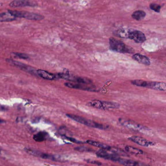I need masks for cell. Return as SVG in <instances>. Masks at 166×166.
<instances>
[{
	"instance_id": "obj_23",
	"label": "cell",
	"mask_w": 166,
	"mask_h": 166,
	"mask_svg": "<svg viewBox=\"0 0 166 166\" xmlns=\"http://www.w3.org/2000/svg\"><path fill=\"white\" fill-rule=\"evenodd\" d=\"M13 55L21 59H24V60H27L29 58V56L28 55L24 53H13Z\"/></svg>"
},
{
	"instance_id": "obj_24",
	"label": "cell",
	"mask_w": 166,
	"mask_h": 166,
	"mask_svg": "<svg viewBox=\"0 0 166 166\" xmlns=\"http://www.w3.org/2000/svg\"><path fill=\"white\" fill-rule=\"evenodd\" d=\"M64 137L66 139L68 140L69 141H72L73 142L77 143H78V144H81V143H83V142H82L81 141H78V140H77L75 139V138H72V137H68V136H64Z\"/></svg>"
},
{
	"instance_id": "obj_8",
	"label": "cell",
	"mask_w": 166,
	"mask_h": 166,
	"mask_svg": "<svg viewBox=\"0 0 166 166\" xmlns=\"http://www.w3.org/2000/svg\"><path fill=\"white\" fill-rule=\"evenodd\" d=\"M128 39L133 40L138 44L143 43L146 40V37L144 33L138 30H133L132 29H130Z\"/></svg>"
},
{
	"instance_id": "obj_22",
	"label": "cell",
	"mask_w": 166,
	"mask_h": 166,
	"mask_svg": "<svg viewBox=\"0 0 166 166\" xmlns=\"http://www.w3.org/2000/svg\"><path fill=\"white\" fill-rule=\"evenodd\" d=\"M150 7L151 10L155 11L156 12L159 13L160 12L161 6L157 3H151L150 5Z\"/></svg>"
},
{
	"instance_id": "obj_6",
	"label": "cell",
	"mask_w": 166,
	"mask_h": 166,
	"mask_svg": "<svg viewBox=\"0 0 166 166\" xmlns=\"http://www.w3.org/2000/svg\"><path fill=\"white\" fill-rule=\"evenodd\" d=\"M25 151L28 154H30L31 155H33L34 156L41 157L43 159H49V160H54V161H63V158L57 155H52V154H45L43 152H39L37 150H34L32 149H26Z\"/></svg>"
},
{
	"instance_id": "obj_15",
	"label": "cell",
	"mask_w": 166,
	"mask_h": 166,
	"mask_svg": "<svg viewBox=\"0 0 166 166\" xmlns=\"http://www.w3.org/2000/svg\"><path fill=\"white\" fill-rule=\"evenodd\" d=\"M132 58L140 63L145 65H150V60L147 56L141 55L140 54H135L132 56Z\"/></svg>"
},
{
	"instance_id": "obj_16",
	"label": "cell",
	"mask_w": 166,
	"mask_h": 166,
	"mask_svg": "<svg viewBox=\"0 0 166 166\" xmlns=\"http://www.w3.org/2000/svg\"><path fill=\"white\" fill-rule=\"evenodd\" d=\"M17 18L13 16L9 11L0 13V22H8L16 20Z\"/></svg>"
},
{
	"instance_id": "obj_18",
	"label": "cell",
	"mask_w": 166,
	"mask_h": 166,
	"mask_svg": "<svg viewBox=\"0 0 166 166\" xmlns=\"http://www.w3.org/2000/svg\"><path fill=\"white\" fill-rule=\"evenodd\" d=\"M87 143H88V144H90L91 145L93 146H95L99 148L101 150H111L112 148L111 146H109L108 145L106 144H104L101 142H97V141H93V140H87Z\"/></svg>"
},
{
	"instance_id": "obj_1",
	"label": "cell",
	"mask_w": 166,
	"mask_h": 166,
	"mask_svg": "<svg viewBox=\"0 0 166 166\" xmlns=\"http://www.w3.org/2000/svg\"><path fill=\"white\" fill-rule=\"evenodd\" d=\"M109 42L110 49L115 52L121 53H132L133 52V49L132 47L127 46L122 41L115 38H110Z\"/></svg>"
},
{
	"instance_id": "obj_13",
	"label": "cell",
	"mask_w": 166,
	"mask_h": 166,
	"mask_svg": "<svg viewBox=\"0 0 166 166\" xmlns=\"http://www.w3.org/2000/svg\"><path fill=\"white\" fill-rule=\"evenodd\" d=\"M37 72L38 76H39L46 80H55L56 78H59L57 75L52 74L45 70L39 69L37 70Z\"/></svg>"
},
{
	"instance_id": "obj_7",
	"label": "cell",
	"mask_w": 166,
	"mask_h": 166,
	"mask_svg": "<svg viewBox=\"0 0 166 166\" xmlns=\"http://www.w3.org/2000/svg\"><path fill=\"white\" fill-rule=\"evenodd\" d=\"M6 61L7 63L11 64V65L15 66L16 67L19 68L22 70V71H24V72L30 73L31 75L38 76L37 70H36V69H35L34 68L28 66V65H25V64H24V63H20L19 61L12 60V59H6Z\"/></svg>"
},
{
	"instance_id": "obj_29",
	"label": "cell",
	"mask_w": 166,
	"mask_h": 166,
	"mask_svg": "<svg viewBox=\"0 0 166 166\" xmlns=\"http://www.w3.org/2000/svg\"><path fill=\"white\" fill-rule=\"evenodd\" d=\"M1 152V149L0 148V152Z\"/></svg>"
},
{
	"instance_id": "obj_17",
	"label": "cell",
	"mask_w": 166,
	"mask_h": 166,
	"mask_svg": "<svg viewBox=\"0 0 166 166\" xmlns=\"http://www.w3.org/2000/svg\"><path fill=\"white\" fill-rule=\"evenodd\" d=\"M150 89L164 91L166 90V83L163 82H150Z\"/></svg>"
},
{
	"instance_id": "obj_10",
	"label": "cell",
	"mask_w": 166,
	"mask_h": 166,
	"mask_svg": "<svg viewBox=\"0 0 166 166\" xmlns=\"http://www.w3.org/2000/svg\"><path fill=\"white\" fill-rule=\"evenodd\" d=\"M96 154L97 156L100 157L101 158H104L107 160H112L113 161L118 162L119 159V157L118 155L115 154H109L107 152L106 150L100 149L96 152Z\"/></svg>"
},
{
	"instance_id": "obj_2",
	"label": "cell",
	"mask_w": 166,
	"mask_h": 166,
	"mask_svg": "<svg viewBox=\"0 0 166 166\" xmlns=\"http://www.w3.org/2000/svg\"><path fill=\"white\" fill-rule=\"evenodd\" d=\"M66 116L68 118H70L71 119H73V120L83 124L84 125L89 126V127H93L95 128L99 129L101 130H105L108 128L107 126H105L103 124H99L97 122H95L94 121L86 119V118L81 117V116H76L75 114H66Z\"/></svg>"
},
{
	"instance_id": "obj_9",
	"label": "cell",
	"mask_w": 166,
	"mask_h": 166,
	"mask_svg": "<svg viewBox=\"0 0 166 166\" xmlns=\"http://www.w3.org/2000/svg\"><path fill=\"white\" fill-rule=\"evenodd\" d=\"M64 85L69 88H74V89L82 90H85V91H91V92L98 91L96 87L89 85V84L66 82V83H64Z\"/></svg>"
},
{
	"instance_id": "obj_27",
	"label": "cell",
	"mask_w": 166,
	"mask_h": 166,
	"mask_svg": "<svg viewBox=\"0 0 166 166\" xmlns=\"http://www.w3.org/2000/svg\"><path fill=\"white\" fill-rule=\"evenodd\" d=\"M88 162L93 163V164H96L99 165H101V163H99V162L96 161H93V160H88Z\"/></svg>"
},
{
	"instance_id": "obj_28",
	"label": "cell",
	"mask_w": 166,
	"mask_h": 166,
	"mask_svg": "<svg viewBox=\"0 0 166 166\" xmlns=\"http://www.w3.org/2000/svg\"><path fill=\"white\" fill-rule=\"evenodd\" d=\"M5 122V121L3 120V119H1V118H0V123H3V122Z\"/></svg>"
},
{
	"instance_id": "obj_4",
	"label": "cell",
	"mask_w": 166,
	"mask_h": 166,
	"mask_svg": "<svg viewBox=\"0 0 166 166\" xmlns=\"http://www.w3.org/2000/svg\"><path fill=\"white\" fill-rule=\"evenodd\" d=\"M88 104L94 108L102 110L118 109L120 106L119 104L116 102L101 101L98 100H92L91 102H89Z\"/></svg>"
},
{
	"instance_id": "obj_21",
	"label": "cell",
	"mask_w": 166,
	"mask_h": 166,
	"mask_svg": "<svg viewBox=\"0 0 166 166\" xmlns=\"http://www.w3.org/2000/svg\"><path fill=\"white\" fill-rule=\"evenodd\" d=\"M125 149L127 152L130 154H133L139 155V154H143V152L142 150L133 147L132 146H126Z\"/></svg>"
},
{
	"instance_id": "obj_3",
	"label": "cell",
	"mask_w": 166,
	"mask_h": 166,
	"mask_svg": "<svg viewBox=\"0 0 166 166\" xmlns=\"http://www.w3.org/2000/svg\"><path fill=\"white\" fill-rule=\"evenodd\" d=\"M11 14L16 18H23L30 20H39L44 19V16L40 14L27 11H19L8 10Z\"/></svg>"
},
{
	"instance_id": "obj_11",
	"label": "cell",
	"mask_w": 166,
	"mask_h": 166,
	"mask_svg": "<svg viewBox=\"0 0 166 166\" xmlns=\"http://www.w3.org/2000/svg\"><path fill=\"white\" fill-rule=\"evenodd\" d=\"M129 139L131 141H133L136 144L139 145L140 146H145V147H149L150 146L154 145L155 143L151 141H148V140L145 138L137 136H131L129 138Z\"/></svg>"
},
{
	"instance_id": "obj_20",
	"label": "cell",
	"mask_w": 166,
	"mask_h": 166,
	"mask_svg": "<svg viewBox=\"0 0 166 166\" xmlns=\"http://www.w3.org/2000/svg\"><path fill=\"white\" fill-rule=\"evenodd\" d=\"M47 135V133L46 132H39L33 136V139L37 142H40L46 140Z\"/></svg>"
},
{
	"instance_id": "obj_5",
	"label": "cell",
	"mask_w": 166,
	"mask_h": 166,
	"mask_svg": "<svg viewBox=\"0 0 166 166\" xmlns=\"http://www.w3.org/2000/svg\"><path fill=\"white\" fill-rule=\"evenodd\" d=\"M119 122L122 125L128 128L132 129L133 130L138 132H144L147 131L148 130V128L142 126L137 123L133 121L129 120V119H124V118H119Z\"/></svg>"
},
{
	"instance_id": "obj_25",
	"label": "cell",
	"mask_w": 166,
	"mask_h": 166,
	"mask_svg": "<svg viewBox=\"0 0 166 166\" xmlns=\"http://www.w3.org/2000/svg\"><path fill=\"white\" fill-rule=\"evenodd\" d=\"M75 150H78V151H81V152H84V151H85H85L88 152V151H89L88 148L84 147L76 148H75Z\"/></svg>"
},
{
	"instance_id": "obj_14",
	"label": "cell",
	"mask_w": 166,
	"mask_h": 166,
	"mask_svg": "<svg viewBox=\"0 0 166 166\" xmlns=\"http://www.w3.org/2000/svg\"><path fill=\"white\" fill-rule=\"evenodd\" d=\"M118 162L125 166H150L140 162L135 161L130 159L119 158Z\"/></svg>"
},
{
	"instance_id": "obj_26",
	"label": "cell",
	"mask_w": 166,
	"mask_h": 166,
	"mask_svg": "<svg viewBox=\"0 0 166 166\" xmlns=\"http://www.w3.org/2000/svg\"><path fill=\"white\" fill-rule=\"evenodd\" d=\"M7 110V108L5 106L0 105V111H4Z\"/></svg>"
},
{
	"instance_id": "obj_19",
	"label": "cell",
	"mask_w": 166,
	"mask_h": 166,
	"mask_svg": "<svg viewBox=\"0 0 166 166\" xmlns=\"http://www.w3.org/2000/svg\"><path fill=\"white\" fill-rule=\"evenodd\" d=\"M146 15L145 12L142 10H136L132 14V17L136 20H142Z\"/></svg>"
},
{
	"instance_id": "obj_12",
	"label": "cell",
	"mask_w": 166,
	"mask_h": 166,
	"mask_svg": "<svg viewBox=\"0 0 166 166\" xmlns=\"http://www.w3.org/2000/svg\"><path fill=\"white\" fill-rule=\"evenodd\" d=\"M37 3L36 2L25 0L14 1L10 3V6L11 7H21V6H35Z\"/></svg>"
}]
</instances>
